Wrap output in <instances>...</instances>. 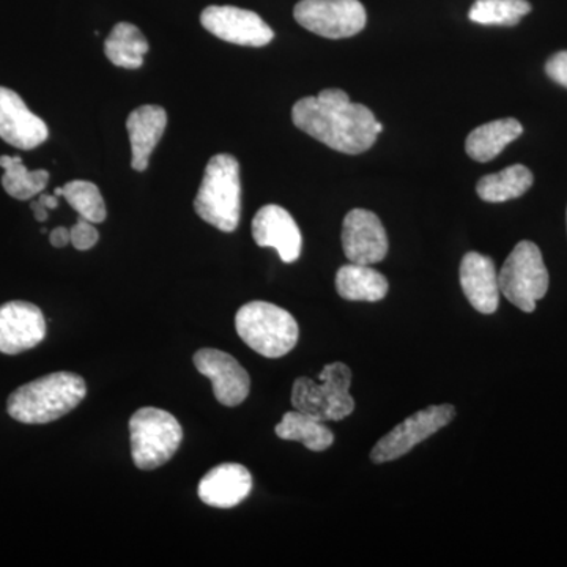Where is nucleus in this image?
Listing matches in <instances>:
<instances>
[{
  "label": "nucleus",
  "instance_id": "nucleus-12",
  "mask_svg": "<svg viewBox=\"0 0 567 567\" xmlns=\"http://www.w3.org/2000/svg\"><path fill=\"white\" fill-rule=\"evenodd\" d=\"M385 227L375 213L354 208L347 213L342 224V248L352 264L374 265L388 254Z\"/></svg>",
  "mask_w": 567,
  "mask_h": 567
},
{
  "label": "nucleus",
  "instance_id": "nucleus-29",
  "mask_svg": "<svg viewBox=\"0 0 567 567\" xmlns=\"http://www.w3.org/2000/svg\"><path fill=\"white\" fill-rule=\"evenodd\" d=\"M50 241L54 248H65L66 245L71 244L70 229L58 227V229L52 230Z\"/></svg>",
  "mask_w": 567,
  "mask_h": 567
},
{
  "label": "nucleus",
  "instance_id": "nucleus-23",
  "mask_svg": "<svg viewBox=\"0 0 567 567\" xmlns=\"http://www.w3.org/2000/svg\"><path fill=\"white\" fill-rule=\"evenodd\" d=\"M148 50L151 47L144 33L130 22H118L104 41V54L121 69H141Z\"/></svg>",
  "mask_w": 567,
  "mask_h": 567
},
{
  "label": "nucleus",
  "instance_id": "nucleus-16",
  "mask_svg": "<svg viewBox=\"0 0 567 567\" xmlns=\"http://www.w3.org/2000/svg\"><path fill=\"white\" fill-rule=\"evenodd\" d=\"M252 492V476L240 464H221L200 480L197 495L200 502L218 509H230L244 503Z\"/></svg>",
  "mask_w": 567,
  "mask_h": 567
},
{
  "label": "nucleus",
  "instance_id": "nucleus-27",
  "mask_svg": "<svg viewBox=\"0 0 567 567\" xmlns=\"http://www.w3.org/2000/svg\"><path fill=\"white\" fill-rule=\"evenodd\" d=\"M70 235L71 245H73L78 251H89V249H92L100 240L99 230L95 229L93 223L81 218V216L78 223L71 227Z\"/></svg>",
  "mask_w": 567,
  "mask_h": 567
},
{
  "label": "nucleus",
  "instance_id": "nucleus-22",
  "mask_svg": "<svg viewBox=\"0 0 567 567\" xmlns=\"http://www.w3.org/2000/svg\"><path fill=\"white\" fill-rule=\"evenodd\" d=\"M275 432L279 439L303 443L305 447L315 453H322L334 443L333 432L323 424V421L298 410L287 412L281 423L276 425Z\"/></svg>",
  "mask_w": 567,
  "mask_h": 567
},
{
  "label": "nucleus",
  "instance_id": "nucleus-9",
  "mask_svg": "<svg viewBox=\"0 0 567 567\" xmlns=\"http://www.w3.org/2000/svg\"><path fill=\"white\" fill-rule=\"evenodd\" d=\"M454 416H456V409L450 404L431 405L413 413L379 440V443L372 447L371 461L374 464L398 461L429 436L446 427Z\"/></svg>",
  "mask_w": 567,
  "mask_h": 567
},
{
  "label": "nucleus",
  "instance_id": "nucleus-2",
  "mask_svg": "<svg viewBox=\"0 0 567 567\" xmlns=\"http://www.w3.org/2000/svg\"><path fill=\"white\" fill-rule=\"evenodd\" d=\"M87 395V385L74 372H52L14 390L7 412L22 424H48L69 415Z\"/></svg>",
  "mask_w": 567,
  "mask_h": 567
},
{
  "label": "nucleus",
  "instance_id": "nucleus-25",
  "mask_svg": "<svg viewBox=\"0 0 567 567\" xmlns=\"http://www.w3.org/2000/svg\"><path fill=\"white\" fill-rule=\"evenodd\" d=\"M532 11L528 0H476L468 11L473 22L514 28Z\"/></svg>",
  "mask_w": 567,
  "mask_h": 567
},
{
  "label": "nucleus",
  "instance_id": "nucleus-28",
  "mask_svg": "<svg viewBox=\"0 0 567 567\" xmlns=\"http://www.w3.org/2000/svg\"><path fill=\"white\" fill-rule=\"evenodd\" d=\"M546 73L551 81L567 89V51H559L548 59Z\"/></svg>",
  "mask_w": 567,
  "mask_h": 567
},
{
  "label": "nucleus",
  "instance_id": "nucleus-20",
  "mask_svg": "<svg viewBox=\"0 0 567 567\" xmlns=\"http://www.w3.org/2000/svg\"><path fill=\"white\" fill-rule=\"evenodd\" d=\"M336 290L344 300L375 303L386 297L390 284L385 276L371 268V265L350 262L339 268L336 275Z\"/></svg>",
  "mask_w": 567,
  "mask_h": 567
},
{
  "label": "nucleus",
  "instance_id": "nucleus-8",
  "mask_svg": "<svg viewBox=\"0 0 567 567\" xmlns=\"http://www.w3.org/2000/svg\"><path fill=\"white\" fill-rule=\"evenodd\" d=\"M293 17L306 31L330 40L357 35L368 22L360 0H300Z\"/></svg>",
  "mask_w": 567,
  "mask_h": 567
},
{
  "label": "nucleus",
  "instance_id": "nucleus-24",
  "mask_svg": "<svg viewBox=\"0 0 567 567\" xmlns=\"http://www.w3.org/2000/svg\"><path fill=\"white\" fill-rule=\"evenodd\" d=\"M0 167L6 174L2 177L3 189L18 200H29L40 196L50 182V173L44 169L29 171L20 156H0Z\"/></svg>",
  "mask_w": 567,
  "mask_h": 567
},
{
  "label": "nucleus",
  "instance_id": "nucleus-14",
  "mask_svg": "<svg viewBox=\"0 0 567 567\" xmlns=\"http://www.w3.org/2000/svg\"><path fill=\"white\" fill-rule=\"evenodd\" d=\"M252 238L260 248H274L284 264L300 259L303 237L293 216L279 205H265L252 219Z\"/></svg>",
  "mask_w": 567,
  "mask_h": 567
},
{
  "label": "nucleus",
  "instance_id": "nucleus-26",
  "mask_svg": "<svg viewBox=\"0 0 567 567\" xmlns=\"http://www.w3.org/2000/svg\"><path fill=\"white\" fill-rule=\"evenodd\" d=\"M62 196L81 218L93 224H100L106 219V204L95 183L85 181L66 183L62 188Z\"/></svg>",
  "mask_w": 567,
  "mask_h": 567
},
{
  "label": "nucleus",
  "instance_id": "nucleus-17",
  "mask_svg": "<svg viewBox=\"0 0 567 567\" xmlns=\"http://www.w3.org/2000/svg\"><path fill=\"white\" fill-rule=\"evenodd\" d=\"M458 276L470 305L481 315H494L502 293L494 260L480 252L465 254Z\"/></svg>",
  "mask_w": 567,
  "mask_h": 567
},
{
  "label": "nucleus",
  "instance_id": "nucleus-3",
  "mask_svg": "<svg viewBox=\"0 0 567 567\" xmlns=\"http://www.w3.org/2000/svg\"><path fill=\"white\" fill-rule=\"evenodd\" d=\"M194 210L221 233L237 230L241 216V183L240 164L235 156L219 153L208 162L194 199Z\"/></svg>",
  "mask_w": 567,
  "mask_h": 567
},
{
  "label": "nucleus",
  "instance_id": "nucleus-13",
  "mask_svg": "<svg viewBox=\"0 0 567 567\" xmlns=\"http://www.w3.org/2000/svg\"><path fill=\"white\" fill-rule=\"evenodd\" d=\"M47 338V319L39 306L9 301L0 306V352H28Z\"/></svg>",
  "mask_w": 567,
  "mask_h": 567
},
{
  "label": "nucleus",
  "instance_id": "nucleus-31",
  "mask_svg": "<svg viewBox=\"0 0 567 567\" xmlns=\"http://www.w3.org/2000/svg\"><path fill=\"white\" fill-rule=\"evenodd\" d=\"M31 208L32 212L35 213L37 221H47L48 212H50L47 207H43V205H41L39 200H37V203H32Z\"/></svg>",
  "mask_w": 567,
  "mask_h": 567
},
{
  "label": "nucleus",
  "instance_id": "nucleus-30",
  "mask_svg": "<svg viewBox=\"0 0 567 567\" xmlns=\"http://www.w3.org/2000/svg\"><path fill=\"white\" fill-rule=\"evenodd\" d=\"M39 203L43 205V207H47L48 210H54L59 205L58 196H55V194H52V196H50V194H40Z\"/></svg>",
  "mask_w": 567,
  "mask_h": 567
},
{
  "label": "nucleus",
  "instance_id": "nucleus-15",
  "mask_svg": "<svg viewBox=\"0 0 567 567\" xmlns=\"http://www.w3.org/2000/svg\"><path fill=\"white\" fill-rule=\"evenodd\" d=\"M50 136L47 123L33 114L20 95L0 87V137L21 151L39 147Z\"/></svg>",
  "mask_w": 567,
  "mask_h": 567
},
{
  "label": "nucleus",
  "instance_id": "nucleus-18",
  "mask_svg": "<svg viewBox=\"0 0 567 567\" xmlns=\"http://www.w3.org/2000/svg\"><path fill=\"white\" fill-rule=\"evenodd\" d=\"M167 125V114L162 106L144 104L128 115L126 130L132 142V167L137 173H144L148 167V159Z\"/></svg>",
  "mask_w": 567,
  "mask_h": 567
},
{
  "label": "nucleus",
  "instance_id": "nucleus-4",
  "mask_svg": "<svg viewBox=\"0 0 567 567\" xmlns=\"http://www.w3.org/2000/svg\"><path fill=\"white\" fill-rule=\"evenodd\" d=\"M235 330L254 352L274 360L292 352L300 336L293 316L267 301H251L241 306L235 316Z\"/></svg>",
  "mask_w": 567,
  "mask_h": 567
},
{
  "label": "nucleus",
  "instance_id": "nucleus-1",
  "mask_svg": "<svg viewBox=\"0 0 567 567\" xmlns=\"http://www.w3.org/2000/svg\"><path fill=\"white\" fill-rule=\"evenodd\" d=\"M293 125L327 147L346 155H360L375 144L374 112L350 102L341 89H327L317 96L298 100L292 110Z\"/></svg>",
  "mask_w": 567,
  "mask_h": 567
},
{
  "label": "nucleus",
  "instance_id": "nucleus-7",
  "mask_svg": "<svg viewBox=\"0 0 567 567\" xmlns=\"http://www.w3.org/2000/svg\"><path fill=\"white\" fill-rule=\"evenodd\" d=\"M498 284L507 301L520 311H535L548 290V271L540 249L533 241L517 244L499 270Z\"/></svg>",
  "mask_w": 567,
  "mask_h": 567
},
{
  "label": "nucleus",
  "instance_id": "nucleus-10",
  "mask_svg": "<svg viewBox=\"0 0 567 567\" xmlns=\"http://www.w3.org/2000/svg\"><path fill=\"white\" fill-rule=\"evenodd\" d=\"M200 22L213 35L240 47L262 48L275 39V32L259 14L238 7H207Z\"/></svg>",
  "mask_w": 567,
  "mask_h": 567
},
{
  "label": "nucleus",
  "instance_id": "nucleus-19",
  "mask_svg": "<svg viewBox=\"0 0 567 567\" xmlns=\"http://www.w3.org/2000/svg\"><path fill=\"white\" fill-rule=\"evenodd\" d=\"M524 126L516 118H499L477 126L465 141V152L477 163H487L496 158L511 142L518 140Z\"/></svg>",
  "mask_w": 567,
  "mask_h": 567
},
{
  "label": "nucleus",
  "instance_id": "nucleus-21",
  "mask_svg": "<svg viewBox=\"0 0 567 567\" xmlns=\"http://www.w3.org/2000/svg\"><path fill=\"white\" fill-rule=\"evenodd\" d=\"M533 182L535 177L528 167L514 164L502 173L484 175L477 182L476 192L484 203L502 204L524 196L532 188Z\"/></svg>",
  "mask_w": 567,
  "mask_h": 567
},
{
  "label": "nucleus",
  "instance_id": "nucleus-6",
  "mask_svg": "<svg viewBox=\"0 0 567 567\" xmlns=\"http://www.w3.org/2000/svg\"><path fill=\"white\" fill-rule=\"evenodd\" d=\"M128 427L133 464L144 472L167 464L182 445V425L166 410L144 406L134 413Z\"/></svg>",
  "mask_w": 567,
  "mask_h": 567
},
{
  "label": "nucleus",
  "instance_id": "nucleus-5",
  "mask_svg": "<svg viewBox=\"0 0 567 567\" xmlns=\"http://www.w3.org/2000/svg\"><path fill=\"white\" fill-rule=\"evenodd\" d=\"M352 371L344 363L327 364L319 375V383L308 377L295 380L292 405L298 412L323 421H341L352 415L354 401L350 394Z\"/></svg>",
  "mask_w": 567,
  "mask_h": 567
},
{
  "label": "nucleus",
  "instance_id": "nucleus-11",
  "mask_svg": "<svg viewBox=\"0 0 567 567\" xmlns=\"http://www.w3.org/2000/svg\"><path fill=\"white\" fill-rule=\"evenodd\" d=\"M194 365L212 380L216 401L224 406L244 404L251 391V377L233 354L218 349H200L194 353Z\"/></svg>",
  "mask_w": 567,
  "mask_h": 567
}]
</instances>
